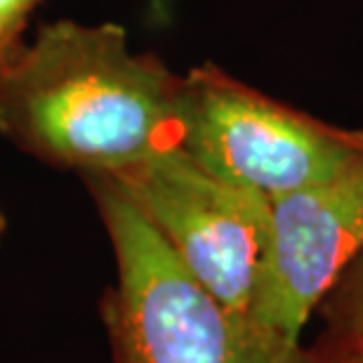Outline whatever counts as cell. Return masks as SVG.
Instances as JSON below:
<instances>
[{
    "label": "cell",
    "mask_w": 363,
    "mask_h": 363,
    "mask_svg": "<svg viewBox=\"0 0 363 363\" xmlns=\"http://www.w3.org/2000/svg\"><path fill=\"white\" fill-rule=\"evenodd\" d=\"M182 76L116 24H45L0 71V133L76 172H113L175 147Z\"/></svg>",
    "instance_id": "6da1fadb"
},
{
    "label": "cell",
    "mask_w": 363,
    "mask_h": 363,
    "mask_svg": "<svg viewBox=\"0 0 363 363\" xmlns=\"http://www.w3.org/2000/svg\"><path fill=\"white\" fill-rule=\"evenodd\" d=\"M81 177L118 269L99 302L113 363H316V347L279 335L196 281L111 177Z\"/></svg>",
    "instance_id": "7a4b0ae2"
},
{
    "label": "cell",
    "mask_w": 363,
    "mask_h": 363,
    "mask_svg": "<svg viewBox=\"0 0 363 363\" xmlns=\"http://www.w3.org/2000/svg\"><path fill=\"white\" fill-rule=\"evenodd\" d=\"M175 147L220 179L276 199L361 161L363 130L283 104L206 62L182 76Z\"/></svg>",
    "instance_id": "3957f363"
},
{
    "label": "cell",
    "mask_w": 363,
    "mask_h": 363,
    "mask_svg": "<svg viewBox=\"0 0 363 363\" xmlns=\"http://www.w3.org/2000/svg\"><path fill=\"white\" fill-rule=\"evenodd\" d=\"M104 175L196 281L231 309L250 314L269 238V199L220 179L179 147L158 149Z\"/></svg>",
    "instance_id": "277c9868"
},
{
    "label": "cell",
    "mask_w": 363,
    "mask_h": 363,
    "mask_svg": "<svg viewBox=\"0 0 363 363\" xmlns=\"http://www.w3.org/2000/svg\"><path fill=\"white\" fill-rule=\"evenodd\" d=\"M363 248V158L321 184L269 199V238L250 316L302 342V330Z\"/></svg>",
    "instance_id": "5b68a950"
},
{
    "label": "cell",
    "mask_w": 363,
    "mask_h": 363,
    "mask_svg": "<svg viewBox=\"0 0 363 363\" xmlns=\"http://www.w3.org/2000/svg\"><path fill=\"white\" fill-rule=\"evenodd\" d=\"M316 314L325 323L323 337L342 342H357L363 337V248L337 276Z\"/></svg>",
    "instance_id": "8992f818"
},
{
    "label": "cell",
    "mask_w": 363,
    "mask_h": 363,
    "mask_svg": "<svg viewBox=\"0 0 363 363\" xmlns=\"http://www.w3.org/2000/svg\"><path fill=\"white\" fill-rule=\"evenodd\" d=\"M40 0H0V71L24 48V28L28 14Z\"/></svg>",
    "instance_id": "52a82bcc"
},
{
    "label": "cell",
    "mask_w": 363,
    "mask_h": 363,
    "mask_svg": "<svg viewBox=\"0 0 363 363\" xmlns=\"http://www.w3.org/2000/svg\"><path fill=\"white\" fill-rule=\"evenodd\" d=\"M316 347V363H361L357 347L340 340L323 337Z\"/></svg>",
    "instance_id": "ba28073f"
},
{
    "label": "cell",
    "mask_w": 363,
    "mask_h": 363,
    "mask_svg": "<svg viewBox=\"0 0 363 363\" xmlns=\"http://www.w3.org/2000/svg\"><path fill=\"white\" fill-rule=\"evenodd\" d=\"M340 342H342V340H340ZM350 345H354V347H357V352H359V359H361V363H363V337H361V340H357V342H350Z\"/></svg>",
    "instance_id": "9c48e42d"
},
{
    "label": "cell",
    "mask_w": 363,
    "mask_h": 363,
    "mask_svg": "<svg viewBox=\"0 0 363 363\" xmlns=\"http://www.w3.org/2000/svg\"><path fill=\"white\" fill-rule=\"evenodd\" d=\"M3 234H5V217L0 213V238H3Z\"/></svg>",
    "instance_id": "30bf717a"
}]
</instances>
